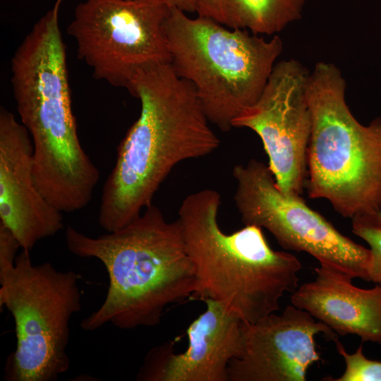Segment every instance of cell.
<instances>
[{
    "label": "cell",
    "instance_id": "obj_9",
    "mask_svg": "<svg viewBox=\"0 0 381 381\" xmlns=\"http://www.w3.org/2000/svg\"><path fill=\"white\" fill-rule=\"evenodd\" d=\"M160 0H83L67 32L95 78L126 87L143 68L171 62Z\"/></svg>",
    "mask_w": 381,
    "mask_h": 381
},
{
    "label": "cell",
    "instance_id": "obj_8",
    "mask_svg": "<svg viewBox=\"0 0 381 381\" xmlns=\"http://www.w3.org/2000/svg\"><path fill=\"white\" fill-rule=\"evenodd\" d=\"M234 202L245 225L270 231L284 249L303 251L320 265L369 282L371 251L340 233L301 197L284 194L268 165L255 159L233 169Z\"/></svg>",
    "mask_w": 381,
    "mask_h": 381
},
{
    "label": "cell",
    "instance_id": "obj_13",
    "mask_svg": "<svg viewBox=\"0 0 381 381\" xmlns=\"http://www.w3.org/2000/svg\"><path fill=\"white\" fill-rule=\"evenodd\" d=\"M33 144L14 115L0 109V223L30 250L64 228L63 216L39 190L34 176Z\"/></svg>",
    "mask_w": 381,
    "mask_h": 381
},
{
    "label": "cell",
    "instance_id": "obj_4",
    "mask_svg": "<svg viewBox=\"0 0 381 381\" xmlns=\"http://www.w3.org/2000/svg\"><path fill=\"white\" fill-rule=\"evenodd\" d=\"M220 204L217 191L203 189L186 196L179 209L176 221L200 284L196 298L218 301L254 323L278 310L283 295L297 289L301 263L274 250L261 227L224 233L217 221Z\"/></svg>",
    "mask_w": 381,
    "mask_h": 381
},
{
    "label": "cell",
    "instance_id": "obj_16",
    "mask_svg": "<svg viewBox=\"0 0 381 381\" xmlns=\"http://www.w3.org/2000/svg\"><path fill=\"white\" fill-rule=\"evenodd\" d=\"M352 232L363 239L371 251L369 282L381 285V209L352 219Z\"/></svg>",
    "mask_w": 381,
    "mask_h": 381
},
{
    "label": "cell",
    "instance_id": "obj_6",
    "mask_svg": "<svg viewBox=\"0 0 381 381\" xmlns=\"http://www.w3.org/2000/svg\"><path fill=\"white\" fill-rule=\"evenodd\" d=\"M164 29L175 73L190 82L208 121L229 131L235 118L261 95L283 49L247 30L170 8Z\"/></svg>",
    "mask_w": 381,
    "mask_h": 381
},
{
    "label": "cell",
    "instance_id": "obj_2",
    "mask_svg": "<svg viewBox=\"0 0 381 381\" xmlns=\"http://www.w3.org/2000/svg\"><path fill=\"white\" fill-rule=\"evenodd\" d=\"M56 0L25 36L11 60L18 113L33 144L34 176L45 198L61 212L90 202L99 171L83 150L72 111L66 47Z\"/></svg>",
    "mask_w": 381,
    "mask_h": 381
},
{
    "label": "cell",
    "instance_id": "obj_12",
    "mask_svg": "<svg viewBox=\"0 0 381 381\" xmlns=\"http://www.w3.org/2000/svg\"><path fill=\"white\" fill-rule=\"evenodd\" d=\"M202 301L206 309L187 328L184 352L176 353L172 342L153 347L136 380L229 381V365L243 352V321L218 301Z\"/></svg>",
    "mask_w": 381,
    "mask_h": 381
},
{
    "label": "cell",
    "instance_id": "obj_14",
    "mask_svg": "<svg viewBox=\"0 0 381 381\" xmlns=\"http://www.w3.org/2000/svg\"><path fill=\"white\" fill-rule=\"evenodd\" d=\"M315 270V279L292 293V305L338 334H356L363 342L381 345V285L361 289L339 271L321 265Z\"/></svg>",
    "mask_w": 381,
    "mask_h": 381
},
{
    "label": "cell",
    "instance_id": "obj_18",
    "mask_svg": "<svg viewBox=\"0 0 381 381\" xmlns=\"http://www.w3.org/2000/svg\"><path fill=\"white\" fill-rule=\"evenodd\" d=\"M20 244L13 234L0 223V273L15 265Z\"/></svg>",
    "mask_w": 381,
    "mask_h": 381
},
{
    "label": "cell",
    "instance_id": "obj_3",
    "mask_svg": "<svg viewBox=\"0 0 381 381\" xmlns=\"http://www.w3.org/2000/svg\"><path fill=\"white\" fill-rule=\"evenodd\" d=\"M65 238L70 252L97 259L109 277L104 302L81 321L84 330L154 327L169 305L199 292L178 222H167L152 204L117 231L92 237L68 226Z\"/></svg>",
    "mask_w": 381,
    "mask_h": 381
},
{
    "label": "cell",
    "instance_id": "obj_19",
    "mask_svg": "<svg viewBox=\"0 0 381 381\" xmlns=\"http://www.w3.org/2000/svg\"><path fill=\"white\" fill-rule=\"evenodd\" d=\"M170 8H176L184 12H195L198 0H160Z\"/></svg>",
    "mask_w": 381,
    "mask_h": 381
},
{
    "label": "cell",
    "instance_id": "obj_17",
    "mask_svg": "<svg viewBox=\"0 0 381 381\" xmlns=\"http://www.w3.org/2000/svg\"><path fill=\"white\" fill-rule=\"evenodd\" d=\"M334 342L337 352L344 360L346 368L340 377L325 380L381 381V361L366 358L363 352L362 344H360L354 353H349L338 339Z\"/></svg>",
    "mask_w": 381,
    "mask_h": 381
},
{
    "label": "cell",
    "instance_id": "obj_7",
    "mask_svg": "<svg viewBox=\"0 0 381 381\" xmlns=\"http://www.w3.org/2000/svg\"><path fill=\"white\" fill-rule=\"evenodd\" d=\"M80 278L50 262L34 265L24 249L15 265L0 273V306L11 313L16 337L5 380L55 381L68 371L69 323L81 308Z\"/></svg>",
    "mask_w": 381,
    "mask_h": 381
},
{
    "label": "cell",
    "instance_id": "obj_11",
    "mask_svg": "<svg viewBox=\"0 0 381 381\" xmlns=\"http://www.w3.org/2000/svg\"><path fill=\"white\" fill-rule=\"evenodd\" d=\"M244 349L231 361L229 381H306L308 368L320 360L317 334L338 339L335 332L291 305L254 323H243Z\"/></svg>",
    "mask_w": 381,
    "mask_h": 381
},
{
    "label": "cell",
    "instance_id": "obj_1",
    "mask_svg": "<svg viewBox=\"0 0 381 381\" xmlns=\"http://www.w3.org/2000/svg\"><path fill=\"white\" fill-rule=\"evenodd\" d=\"M126 88L139 99L141 110L118 146L102 188L98 222L107 232L126 226L152 205L177 164L219 146L193 85L170 63L143 68Z\"/></svg>",
    "mask_w": 381,
    "mask_h": 381
},
{
    "label": "cell",
    "instance_id": "obj_15",
    "mask_svg": "<svg viewBox=\"0 0 381 381\" xmlns=\"http://www.w3.org/2000/svg\"><path fill=\"white\" fill-rule=\"evenodd\" d=\"M305 0H198V16L231 29L272 35L301 18Z\"/></svg>",
    "mask_w": 381,
    "mask_h": 381
},
{
    "label": "cell",
    "instance_id": "obj_5",
    "mask_svg": "<svg viewBox=\"0 0 381 381\" xmlns=\"http://www.w3.org/2000/svg\"><path fill=\"white\" fill-rule=\"evenodd\" d=\"M346 82L333 64L318 63L308 97L312 130L306 188L342 217L381 209V116L360 123L345 99Z\"/></svg>",
    "mask_w": 381,
    "mask_h": 381
},
{
    "label": "cell",
    "instance_id": "obj_10",
    "mask_svg": "<svg viewBox=\"0 0 381 381\" xmlns=\"http://www.w3.org/2000/svg\"><path fill=\"white\" fill-rule=\"evenodd\" d=\"M310 74L294 59L274 65L259 99L241 111L232 126L248 128L260 138L279 189L301 197L308 176L312 113Z\"/></svg>",
    "mask_w": 381,
    "mask_h": 381
}]
</instances>
